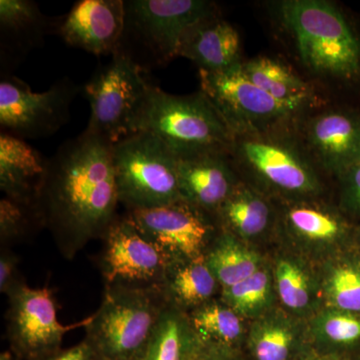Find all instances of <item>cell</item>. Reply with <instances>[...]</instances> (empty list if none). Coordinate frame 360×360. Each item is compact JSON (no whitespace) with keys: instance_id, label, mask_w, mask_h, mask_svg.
<instances>
[{"instance_id":"cell-37","label":"cell","mask_w":360,"mask_h":360,"mask_svg":"<svg viewBox=\"0 0 360 360\" xmlns=\"http://www.w3.org/2000/svg\"><path fill=\"white\" fill-rule=\"evenodd\" d=\"M0 360H13V354L8 352H4V354H1V356H0Z\"/></svg>"},{"instance_id":"cell-2","label":"cell","mask_w":360,"mask_h":360,"mask_svg":"<svg viewBox=\"0 0 360 360\" xmlns=\"http://www.w3.org/2000/svg\"><path fill=\"white\" fill-rule=\"evenodd\" d=\"M158 136L179 160L231 153L234 135L202 91L172 96L150 84L134 125V132Z\"/></svg>"},{"instance_id":"cell-14","label":"cell","mask_w":360,"mask_h":360,"mask_svg":"<svg viewBox=\"0 0 360 360\" xmlns=\"http://www.w3.org/2000/svg\"><path fill=\"white\" fill-rule=\"evenodd\" d=\"M124 18L123 0H80L58 18L56 34L68 46L111 56L122 39Z\"/></svg>"},{"instance_id":"cell-12","label":"cell","mask_w":360,"mask_h":360,"mask_svg":"<svg viewBox=\"0 0 360 360\" xmlns=\"http://www.w3.org/2000/svg\"><path fill=\"white\" fill-rule=\"evenodd\" d=\"M125 215L160 251L167 264L205 257L217 238L213 215L184 200L129 210Z\"/></svg>"},{"instance_id":"cell-4","label":"cell","mask_w":360,"mask_h":360,"mask_svg":"<svg viewBox=\"0 0 360 360\" xmlns=\"http://www.w3.org/2000/svg\"><path fill=\"white\" fill-rule=\"evenodd\" d=\"M279 13L309 70L341 79L359 75V39L335 6L323 0H286Z\"/></svg>"},{"instance_id":"cell-5","label":"cell","mask_w":360,"mask_h":360,"mask_svg":"<svg viewBox=\"0 0 360 360\" xmlns=\"http://www.w3.org/2000/svg\"><path fill=\"white\" fill-rule=\"evenodd\" d=\"M167 305L160 286L108 285L85 338L106 360H139Z\"/></svg>"},{"instance_id":"cell-22","label":"cell","mask_w":360,"mask_h":360,"mask_svg":"<svg viewBox=\"0 0 360 360\" xmlns=\"http://www.w3.org/2000/svg\"><path fill=\"white\" fill-rule=\"evenodd\" d=\"M215 219L236 238H255L262 236L271 224L269 203L250 187L238 184L236 191L220 206Z\"/></svg>"},{"instance_id":"cell-20","label":"cell","mask_w":360,"mask_h":360,"mask_svg":"<svg viewBox=\"0 0 360 360\" xmlns=\"http://www.w3.org/2000/svg\"><path fill=\"white\" fill-rule=\"evenodd\" d=\"M219 288L205 257L168 264L160 285L168 304L187 314L213 300Z\"/></svg>"},{"instance_id":"cell-18","label":"cell","mask_w":360,"mask_h":360,"mask_svg":"<svg viewBox=\"0 0 360 360\" xmlns=\"http://www.w3.org/2000/svg\"><path fill=\"white\" fill-rule=\"evenodd\" d=\"M240 37L219 14L188 28L180 39L177 56L191 59L200 70L217 72L243 63Z\"/></svg>"},{"instance_id":"cell-32","label":"cell","mask_w":360,"mask_h":360,"mask_svg":"<svg viewBox=\"0 0 360 360\" xmlns=\"http://www.w3.org/2000/svg\"><path fill=\"white\" fill-rule=\"evenodd\" d=\"M321 338L335 345H349L360 340V319L340 311H326L315 322Z\"/></svg>"},{"instance_id":"cell-11","label":"cell","mask_w":360,"mask_h":360,"mask_svg":"<svg viewBox=\"0 0 360 360\" xmlns=\"http://www.w3.org/2000/svg\"><path fill=\"white\" fill-rule=\"evenodd\" d=\"M7 297V338L18 360H41L56 354L68 331L85 328L90 321L89 317L68 326L60 323L53 291L49 288L22 283Z\"/></svg>"},{"instance_id":"cell-17","label":"cell","mask_w":360,"mask_h":360,"mask_svg":"<svg viewBox=\"0 0 360 360\" xmlns=\"http://www.w3.org/2000/svg\"><path fill=\"white\" fill-rule=\"evenodd\" d=\"M305 139L322 167L345 174L360 165V120L340 111H326L307 123Z\"/></svg>"},{"instance_id":"cell-31","label":"cell","mask_w":360,"mask_h":360,"mask_svg":"<svg viewBox=\"0 0 360 360\" xmlns=\"http://www.w3.org/2000/svg\"><path fill=\"white\" fill-rule=\"evenodd\" d=\"M37 229H44L35 205L18 202L4 196L0 201L1 243L18 240Z\"/></svg>"},{"instance_id":"cell-33","label":"cell","mask_w":360,"mask_h":360,"mask_svg":"<svg viewBox=\"0 0 360 360\" xmlns=\"http://www.w3.org/2000/svg\"><path fill=\"white\" fill-rule=\"evenodd\" d=\"M20 258L13 251L2 250L0 255V292L8 296L22 284L18 274Z\"/></svg>"},{"instance_id":"cell-23","label":"cell","mask_w":360,"mask_h":360,"mask_svg":"<svg viewBox=\"0 0 360 360\" xmlns=\"http://www.w3.org/2000/svg\"><path fill=\"white\" fill-rule=\"evenodd\" d=\"M205 258L221 288L241 283L262 267L257 253L225 231L212 241Z\"/></svg>"},{"instance_id":"cell-19","label":"cell","mask_w":360,"mask_h":360,"mask_svg":"<svg viewBox=\"0 0 360 360\" xmlns=\"http://www.w3.org/2000/svg\"><path fill=\"white\" fill-rule=\"evenodd\" d=\"M47 165L49 158L23 139L0 134V188L6 198L37 205Z\"/></svg>"},{"instance_id":"cell-27","label":"cell","mask_w":360,"mask_h":360,"mask_svg":"<svg viewBox=\"0 0 360 360\" xmlns=\"http://www.w3.org/2000/svg\"><path fill=\"white\" fill-rule=\"evenodd\" d=\"M284 222L295 236L310 243H333L343 231L342 222L335 213L309 203L291 206L284 214Z\"/></svg>"},{"instance_id":"cell-15","label":"cell","mask_w":360,"mask_h":360,"mask_svg":"<svg viewBox=\"0 0 360 360\" xmlns=\"http://www.w3.org/2000/svg\"><path fill=\"white\" fill-rule=\"evenodd\" d=\"M56 18H49L30 0L0 1V63L1 77L9 75L45 37L56 32Z\"/></svg>"},{"instance_id":"cell-1","label":"cell","mask_w":360,"mask_h":360,"mask_svg":"<svg viewBox=\"0 0 360 360\" xmlns=\"http://www.w3.org/2000/svg\"><path fill=\"white\" fill-rule=\"evenodd\" d=\"M112 146L84 131L49 158L37 208L66 259L103 238L117 217Z\"/></svg>"},{"instance_id":"cell-21","label":"cell","mask_w":360,"mask_h":360,"mask_svg":"<svg viewBox=\"0 0 360 360\" xmlns=\"http://www.w3.org/2000/svg\"><path fill=\"white\" fill-rule=\"evenodd\" d=\"M202 347L187 312L167 303L139 360H195Z\"/></svg>"},{"instance_id":"cell-8","label":"cell","mask_w":360,"mask_h":360,"mask_svg":"<svg viewBox=\"0 0 360 360\" xmlns=\"http://www.w3.org/2000/svg\"><path fill=\"white\" fill-rule=\"evenodd\" d=\"M127 56L115 52L84 86L90 105L84 132L115 144L132 134V125L150 84Z\"/></svg>"},{"instance_id":"cell-34","label":"cell","mask_w":360,"mask_h":360,"mask_svg":"<svg viewBox=\"0 0 360 360\" xmlns=\"http://www.w3.org/2000/svg\"><path fill=\"white\" fill-rule=\"evenodd\" d=\"M41 360H106L86 338L75 347L60 349Z\"/></svg>"},{"instance_id":"cell-6","label":"cell","mask_w":360,"mask_h":360,"mask_svg":"<svg viewBox=\"0 0 360 360\" xmlns=\"http://www.w3.org/2000/svg\"><path fill=\"white\" fill-rule=\"evenodd\" d=\"M120 202L127 210L153 208L182 200L179 158L149 132H134L112 146Z\"/></svg>"},{"instance_id":"cell-26","label":"cell","mask_w":360,"mask_h":360,"mask_svg":"<svg viewBox=\"0 0 360 360\" xmlns=\"http://www.w3.org/2000/svg\"><path fill=\"white\" fill-rule=\"evenodd\" d=\"M187 314L203 345L234 348L245 333L240 315L221 298H213Z\"/></svg>"},{"instance_id":"cell-13","label":"cell","mask_w":360,"mask_h":360,"mask_svg":"<svg viewBox=\"0 0 360 360\" xmlns=\"http://www.w3.org/2000/svg\"><path fill=\"white\" fill-rule=\"evenodd\" d=\"M101 269L106 286H160L167 262L127 215L117 217L103 238Z\"/></svg>"},{"instance_id":"cell-30","label":"cell","mask_w":360,"mask_h":360,"mask_svg":"<svg viewBox=\"0 0 360 360\" xmlns=\"http://www.w3.org/2000/svg\"><path fill=\"white\" fill-rule=\"evenodd\" d=\"M323 290L335 309L360 312V267L350 264L331 267L324 276Z\"/></svg>"},{"instance_id":"cell-3","label":"cell","mask_w":360,"mask_h":360,"mask_svg":"<svg viewBox=\"0 0 360 360\" xmlns=\"http://www.w3.org/2000/svg\"><path fill=\"white\" fill-rule=\"evenodd\" d=\"M124 6V27L115 52L142 72L169 63L177 56L184 33L219 14L217 6L205 0H127Z\"/></svg>"},{"instance_id":"cell-35","label":"cell","mask_w":360,"mask_h":360,"mask_svg":"<svg viewBox=\"0 0 360 360\" xmlns=\"http://www.w3.org/2000/svg\"><path fill=\"white\" fill-rule=\"evenodd\" d=\"M195 360H238L233 348L203 345Z\"/></svg>"},{"instance_id":"cell-24","label":"cell","mask_w":360,"mask_h":360,"mask_svg":"<svg viewBox=\"0 0 360 360\" xmlns=\"http://www.w3.org/2000/svg\"><path fill=\"white\" fill-rule=\"evenodd\" d=\"M246 78L281 101L312 103L314 94L309 84L276 59L259 56L241 63Z\"/></svg>"},{"instance_id":"cell-7","label":"cell","mask_w":360,"mask_h":360,"mask_svg":"<svg viewBox=\"0 0 360 360\" xmlns=\"http://www.w3.org/2000/svg\"><path fill=\"white\" fill-rule=\"evenodd\" d=\"M200 77L201 91L234 136L274 134L310 105L274 98L246 78L241 63L217 72L200 70Z\"/></svg>"},{"instance_id":"cell-29","label":"cell","mask_w":360,"mask_h":360,"mask_svg":"<svg viewBox=\"0 0 360 360\" xmlns=\"http://www.w3.org/2000/svg\"><path fill=\"white\" fill-rule=\"evenodd\" d=\"M274 276L277 295L288 309L296 314L309 310L314 300V286L300 262L281 258L276 262Z\"/></svg>"},{"instance_id":"cell-10","label":"cell","mask_w":360,"mask_h":360,"mask_svg":"<svg viewBox=\"0 0 360 360\" xmlns=\"http://www.w3.org/2000/svg\"><path fill=\"white\" fill-rule=\"evenodd\" d=\"M79 89L70 78L58 80L44 92H34L18 78L6 75L0 82L1 132L18 139H41L56 134L70 117Z\"/></svg>"},{"instance_id":"cell-36","label":"cell","mask_w":360,"mask_h":360,"mask_svg":"<svg viewBox=\"0 0 360 360\" xmlns=\"http://www.w3.org/2000/svg\"><path fill=\"white\" fill-rule=\"evenodd\" d=\"M348 182V193L360 210V165L345 172Z\"/></svg>"},{"instance_id":"cell-25","label":"cell","mask_w":360,"mask_h":360,"mask_svg":"<svg viewBox=\"0 0 360 360\" xmlns=\"http://www.w3.org/2000/svg\"><path fill=\"white\" fill-rule=\"evenodd\" d=\"M248 341L255 360H290L300 341V326L283 312H266L251 326Z\"/></svg>"},{"instance_id":"cell-16","label":"cell","mask_w":360,"mask_h":360,"mask_svg":"<svg viewBox=\"0 0 360 360\" xmlns=\"http://www.w3.org/2000/svg\"><path fill=\"white\" fill-rule=\"evenodd\" d=\"M177 174L182 200L213 217L239 184L227 153L179 160Z\"/></svg>"},{"instance_id":"cell-28","label":"cell","mask_w":360,"mask_h":360,"mask_svg":"<svg viewBox=\"0 0 360 360\" xmlns=\"http://www.w3.org/2000/svg\"><path fill=\"white\" fill-rule=\"evenodd\" d=\"M220 290V298L241 317H260L271 304L274 281L269 272L260 267L241 283Z\"/></svg>"},{"instance_id":"cell-9","label":"cell","mask_w":360,"mask_h":360,"mask_svg":"<svg viewBox=\"0 0 360 360\" xmlns=\"http://www.w3.org/2000/svg\"><path fill=\"white\" fill-rule=\"evenodd\" d=\"M229 155L276 193L307 198L321 191V182L307 156L283 137L274 134L234 136Z\"/></svg>"}]
</instances>
